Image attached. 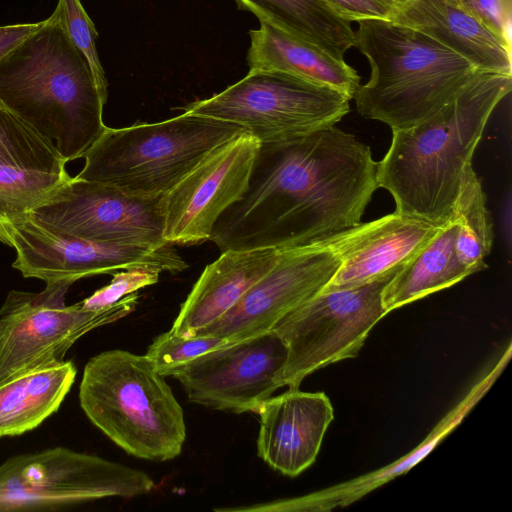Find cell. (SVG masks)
Wrapping results in <instances>:
<instances>
[{"instance_id":"obj_11","label":"cell","mask_w":512,"mask_h":512,"mask_svg":"<svg viewBox=\"0 0 512 512\" xmlns=\"http://www.w3.org/2000/svg\"><path fill=\"white\" fill-rule=\"evenodd\" d=\"M50 229L80 238L160 248L161 196H136L100 182L70 177L29 216Z\"/></svg>"},{"instance_id":"obj_33","label":"cell","mask_w":512,"mask_h":512,"mask_svg":"<svg viewBox=\"0 0 512 512\" xmlns=\"http://www.w3.org/2000/svg\"><path fill=\"white\" fill-rule=\"evenodd\" d=\"M391 2V4L395 7L399 6V5H402L404 4L405 2H407L408 0H389Z\"/></svg>"},{"instance_id":"obj_19","label":"cell","mask_w":512,"mask_h":512,"mask_svg":"<svg viewBox=\"0 0 512 512\" xmlns=\"http://www.w3.org/2000/svg\"><path fill=\"white\" fill-rule=\"evenodd\" d=\"M283 250H226L208 264L194 284L170 329L193 336L229 309L278 262Z\"/></svg>"},{"instance_id":"obj_7","label":"cell","mask_w":512,"mask_h":512,"mask_svg":"<svg viewBox=\"0 0 512 512\" xmlns=\"http://www.w3.org/2000/svg\"><path fill=\"white\" fill-rule=\"evenodd\" d=\"M343 92L277 70H249L210 98L183 107L242 126L260 143L334 126L349 112Z\"/></svg>"},{"instance_id":"obj_1","label":"cell","mask_w":512,"mask_h":512,"mask_svg":"<svg viewBox=\"0 0 512 512\" xmlns=\"http://www.w3.org/2000/svg\"><path fill=\"white\" fill-rule=\"evenodd\" d=\"M378 188L370 147L335 125L260 143L210 240L220 252L309 245L361 222Z\"/></svg>"},{"instance_id":"obj_3","label":"cell","mask_w":512,"mask_h":512,"mask_svg":"<svg viewBox=\"0 0 512 512\" xmlns=\"http://www.w3.org/2000/svg\"><path fill=\"white\" fill-rule=\"evenodd\" d=\"M107 95L51 16L0 59V106L53 142L66 162L83 157L107 126Z\"/></svg>"},{"instance_id":"obj_16","label":"cell","mask_w":512,"mask_h":512,"mask_svg":"<svg viewBox=\"0 0 512 512\" xmlns=\"http://www.w3.org/2000/svg\"><path fill=\"white\" fill-rule=\"evenodd\" d=\"M53 142L0 106V241L30 216L68 175Z\"/></svg>"},{"instance_id":"obj_30","label":"cell","mask_w":512,"mask_h":512,"mask_svg":"<svg viewBox=\"0 0 512 512\" xmlns=\"http://www.w3.org/2000/svg\"><path fill=\"white\" fill-rule=\"evenodd\" d=\"M503 42L510 44V0H459Z\"/></svg>"},{"instance_id":"obj_29","label":"cell","mask_w":512,"mask_h":512,"mask_svg":"<svg viewBox=\"0 0 512 512\" xmlns=\"http://www.w3.org/2000/svg\"><path fill=\"white\" fill-rule=\"evenodd\" d=\"M160 273V270L148 266L124 269L115 273L108 285L96 290L79 304L86 310H100L109 307L141 288L156 284Z\"/></svg>"},{"instance_id":"obj_6","label":"cell","mask_w":512,"mask_h":512,"mask_svg":"<svg viewBox=\"0 0 512 512\" xmlns=\"http://www.w3.org/2000/svg\"><path fill=\"white\" fill-rule=\"evenodd\" d=\"M246 131L237 124L183 112L155 123L106 127L84 153L77 178L136 196H161L219 145Z\"/></svg>"},{"instance_id":"obj_5","label":"cell","mask_w":512,"mask_h":512,"mask_svg":"<svg viewBox=\"0 0 512 512\" xmlns=\"http://www.w3.org/2000/svg\"><path fill=\"white\" fill-rule=\"evenodd\" d=\"M79 400L88 419L128 454L167 461L181 453L183 410L145 355L115 349L92 357L83 371Z\"/></svg>"},{"instance_id":"obj_10","label":"cell","mask_w":512,"mask_h":512,"mask_svg":"<svg viewBox=\"0 0 512 512\" xmlns=\"http://www.w3.org/2000/svg\"><path fill=\"white\" fill-rule=\"evenodd\" d=\"M399 269L363 285L320 291L275 324L288 349L284 386L299 388L316 370L358 354L387 314L382 291Z\"/></svg>"},{"instance_id":"obj_24","label":"cell","mask_w":512,"mask_h":512,"mask_svg":"<svg viewBox=\"0 0 512 512\" xmlns=\"http://www.w3.org/2000/svg\"><path fill=\"white\" fill-rule=\"evenodd\" d=\"M71 361L40 369L0 386V437L16 436L39 426L55 413L76 377Z\"/></svg>"},{"instance_id":"obj_28","label":"cell","mask_w":512,"mask_h":512,"mask_svg":"<svg viewBox=\"0 0 512 512\" xmlns=\"http://www.w3.org/2000/svg\"><path fill=\"white\" fill-rule=\"evenodd\" d=\"M229 341L206 335L182 336L170 330L157 336L145 356L163 377L171 376L182 365Z\"/></svg>"},{"instance_id":"obj_20","label":"cell","mask_w":512,"mask_h":512,"mask_svg":"<svg viewBox=\"0 0 512 512\" xmlns=\"http://www.w3.org/2000/svg\"><path fill=\"white\" fill-rule=\"evenodd\" d=\"M389 20L430 36L479 70L511 73V45L459 0H408L394 8Z\"/></svg>"},{"instance_id":"obj_22","label":"cell","mask_w":512,"mask_h":512,"mask_svg":"<svg viewBox=\"0 0 512 512\" xmlns=\"http://www.w3.org/2000/svg\"><path fill=\"white\" fill-rule=\"evenodd\" d=\"M457 225L442 226L437 234L404 263L382 291L384 309L390 311L448 288L470 271L459 261L455 251Z\"/></svg>"},{"instance_id":"obj_25","label":"cell","mask_w":512,"mask_h":512,"mask_svg":"<svg viewBox=\"0 0 512 512\" xmlns=\"http://www.w3.org/2000/svg\"><path fill=\"white\" fill-rule=\"evenodd\" d=\"M485 390L486 388L478 383V385L470 391L466 399L439 423L425 442L406 457L381 471H377V473H372L310 495L287 499V509L289 511H323L346 506L381 484L405 472L433 449L440 439L461 421L469 409L483 395Z\"/></svg>"},{"instance_id":"obj_8","label":"cell","mask_w":512,"mask_h":512,"mask_svg":"<svg viewBox=\"0 0 512 512\" xmlns=\"http://www.w3.org/2000/svg\"><path fill=\"white\" fill-rule=\"evenodd\" d=\"M71 281L46 284L39 293L10 291L0 309V386L64 362L84 334L130 314L139 295L129 294L100 309L65 304Z\"/></svg>"},{"instance_id":"obj_21","label":"cell","mask_w":512,"mask_h":512,"mask_svg":"<svg viewBox=\"0 0 512 512\" xmlns=\"http://www.w3.org/2000/svg\"><path fill=\"white\" fill-rule=\"evenodd\" d=\"M251 30L247 62L250 70H277L330 86L352 99L360 77L345 60H338L319 47L276 26L259 20Z\"/></svg>"},{"instance_id":"obj_23","label":"cell","mask_w":512,"mask_h":512,"mask_svg":"<svg viewBox=\"0 0 512 512\" xmlns=\"http://www.w3.org/2000/svg\"><path fill=\"white\" fill-rule=\"evenodd\" d=\"M259 20L309 42L338 60L356 47L355 31L322 0H235Z\"/></svg>"},{"instance_id":"obj_13","label":"cell","mask_w":512,"mask_h":512,"mask_svg":"<svg viewBox=\"0 0 512 512\" xmlns=\"http://www.w3.org/2000/svg\"><path fill=\"white\" fill-rule=\"evenodd\" d=\"M8 246L16 251L12 266L25 278L46 284L71 281L136 266L177 273L188 268L173 245L160 248L98 242L45 227L30 217L15 225Z\"/></svg>"},{"instance_id":"obj_12","label":"cell","mask_w":512,"mask_h":512,"mask_svg":"<svg viewBox=\"0 0 512 512\" xmlns=\"http://www.w3.org/2000/svg\"><path fill=\"white\" fill-rule=\"evenodd\" d=\"M288 349L273 330L229 342L176 369L171 377L190 402L232 413H256L284 386Z\"/></svg>"},{"instance_id":"obj_32","label":"cell","mask_w":512,"mask_h":512,"mask_svg":"<svg viewBox=\"0 0 512 512\" xmlns=\"http://www.w3.org/2000/svg\"><path fill=\"white\" fill-rule=\"evenodd\" d=\"M43 24L44 20L37 23L0 26V59L37 31Z\"/></svg>"},{"instance_id":"obj_14","label":"cell","mask_w":512,"mask_h":512,"mask_svg":"<svg viewBox=\"0 0 512 512\" xmlns=\"http://www.w3.org/2000/svg\"><path fill=\"white\" fill-rule=\"evenodd\" d=\"M259 146L256 137L241 132L162 195L166 242L191 245L210 240L220 215L246 191Z\"/></svg>"},{"instance_id":"obj_26","label":"cell","mask_w":512,"mask_h":512,"mask_svg":"<svg viewBox=\"0 0 512 512\" xmlns=\"http://www.w3.org/2000/svg\"><path fill=\"white\" fill-rule=\"evenodd\" d=\"M453 221L457 225L455 251L459 261L471 274L486 269L484 259L491 251L493 224L486 207V195L472 163L465 170L453 206Z\"/></svg>"},{"instance_id":"obj_27","label":"cell","mask_w":512,"mask_h":512,"mask_svg":"<svg viewBox=\"0 0 512 512\" xmlns=\"http://www.w3.org/2000/svg\"><path fill=\"white\" fill-rule=\"evenodd\" d=\"M84 57L99 90L108 96V82L96 48L97 31L80 0H58L51 15Z\"/></svg>"},{"instance_id":"obj_18","label":"cell","mask_w":512,"mask_h":512,"mask_svg":"<svg viewBox=\"0 0 512 512\" xmlns=\"http://www.w3.org/2000/svg\"><path fill=\"white\" fill-rule=\"evenodd\" d=\"M257 455L271 468L294 477L314 463L325 432L334 418L322 392L299 388L269 397L259 406Z\"/></svg>"},{"instance_id":"obj_9","label":"cell","mask_w":512,"mask_h":512,"mask_svg":"<svg viewBox=\"0 0 512 512\" xmlns=\"http://www.w3.org/2000/svg\"><path fill=\"white\" fill-rule=\"evenodd\" d=\"M145 472L64 447L10 457L0 465V511L57 509L151 492Z\"/></svg>"},{"instance_id":"obj_17","label":"cell","mask_w":512,"mask_h":512,"mask_svg":"<svg viewBox=\"0 0 512 512\" xmlns=\"http://www.w3.org/2000/svg\"><path fill=\"white\" fill-rule=\"evenodd\" d=\"M441 227L395 211L370 222H359L319 240L340 261L336 272L321 291L363 285L399 269Z\"/></svg>"},{"instance_id":"obj_15","label":"cell","mask_w":512,"mask_h":512,"mask_svg":"<svg viewBox=\"0 0 512 512\" xmlns=\"http://www.w3.org/2000/svg\"><path fill=\"white\" fill-rule=\"evenodd\" d=\"M340 261L320 241L283 250L274 265L224 315L196 332L229 342L272 330L294 308L320 292Z\"/></svg>"},{"instance_id":"obj_2","label":"cell","mask_w":512,"mask_h":512,"mask_svg":"<svg viewBox=\"0 0 512 512\" xmlns=\"http://www.w3.org/2000/svg\"><path fill=\"white\" fill-rule=\"evenodd\" d=\"M512 73L479 70L435 113L404 129L377 162V184L395 211L438 226L453 221V206L486 124L511 91Z\"/></svg>"},{"instance_id":"obj_4","label":"cell","mask_w":512,"mask_h":512,"mask_svg":"<svg viewBox=\"0 0 512 512\" xmlns=\"http://www.w3.org/2000/svg\"><path fill=\"white\" fill-rule=\"evenodd\" d=\"M356 47L371 74L354 99L363 117L391 130L435 113L479 71L430 36L389 19L357 21Z\"/></svg>"},{"instance_id":"obj_31","label":"cell","mask_w":512,"mask_h":512,"mask_svg":"<svg viewBox=\"0 0 512 512\" xmlns=\"http://www.w3.org/2000/svg\"><path fill=\"white\" fill-rule=\"evenodd\" d=\"M349 22L370 18L390 19L394 6L389 0H322Z\"/></svg>"}]
</instances>
